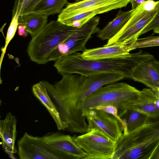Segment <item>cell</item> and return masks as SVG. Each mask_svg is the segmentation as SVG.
<instances>
[{"instance_id":"6da1fadb","label":"cell","mask_w":159,"mask_h":159,"mask_svg":"<svg viewBox=\"0 0 159 159\" xmlns=\"http://www.w3.org/2000/svg\"><path fill=\"white\" fill-rule=\"evenodd\" d=\"M62 78L54 84L46 81L40 82L58 106L61 120L68 125L66 130L84 134L87 132L88 124L84 115V105L88 96L84 90L86 76L62 74Z\"/></svg>"},{"instance_id":"7a4b0ae2","label":"cell","mask_w":159,"mask_h":159,"mask_svg":"<svg viewBox=\"0 0 159 159\" xmlns=\"http://www.w3.org/2000/svg\"><path fill=\"white\" fill-rule=\"evenodd\" d=\"M81 54L76 52L63 56L55 61L53 66L61 74L87 76L101 73H118L131 79L133 70L137 66L154 58L152 55L141 50L122 57L93 60L83 59Z\"/></svg>"},{"instance_id":"3957f363","label":"cell","mask_w":159,"mask_h":159,"mask_svg":"<svg viewBox=\"0 0 159 159\" xmlns=\"http://www.w3.org/2000/svg\"><path fill=\"white\" fill-rule=\"evenodd\" d=\"M159 148V121L157 117H150L139 128L122 133L111 159H152Z\"/></svg>"},{"instance_id":"277c9868","label":"cell","mask_w":159,"mask_h":159,"mask_svg":"<svg viewBox=\"0 0 159 159\" xmlns=\"http://www.w3.org/2000/svg\"><path fill=\"white\" fill-rule=\"evenodd\" d=\"M79 28L51 20L34 37L29 43L27 52L32 61L39 64L48 62L49 56L61 43Z\"/></svg>"},{"instance_id":"5b68a950","label":"cell","mask_w":159,"mask_h":159,"mask_svg":"<svg viewBox=\"0 0 159 159\" xmlns=\"http://www.w3.org/2000/svg\"><path fill=\"white\" fill-rule=\"evenodd\" d=\"M140 91L124 82L115 83L101 87L90 94L84 105V111L99 105L116 107L121 118L131 103L139 97Z\"/></svg>"},{"instance_id":"8992f818","label":"cell","mask_w":159,"mask_h":159,"mask_svg":"<svg viewBox=\"0 0 159 159\" xmlns=\"http://www.w3.org/2000/svg\"><path fill=\"white\" fill-rule=\"evenodd\" d=\"M132 10L130 18L124 26L104 46L122 44L133 46L142 31L159 12V1L145 0Z\"/></svg>"},{"instance_id":"52a82bcc","label":"cell","mask_w":159,"mask_h":159,"mask_svg":"<svg viewBox=\"0 0 159 159\" xmlns=\"http://www.w3.org/2000/svg\"><path fill=\"white\" fill-rule=\"evenodd\" d=\"M72 138L86 153L84 159H111L113 156L116 143L98 129Z\"/></svg>"},{"instance_id":"ba28073f","label":"cell","mask_w":159,"mask_h":159,"mask_svg":"<svg viewBox=\"0 0 159 159\" xmlns=\"http://www.w3.org/2000/svg\"><path fill=\"white\" fill-rule=\"evenodd\" d=\"M100 18L95 16L59 44L50 55L48 61H56L60 57L86 48L87 43L95 33L100 30L98 27Z\"/></svg>"},{"instance_id":"9c48e42d","label":"cell","mask_w":159,"mask_h":159,"mask_svg":"<svg viewBox=\"0 0 159 159\" xmlns=\"http://www.w3.org/2000/svg\"><path fill=\"white\" fill-rule=\"evenodd\" d=\"M17 147L20 159H69L47 144L42 137L34 136L26 132L18 141Z\"/></svg>"},{"instance_id":"30bf717a","label":"cell","mask_w":159,"mask_h":159,"mask_svg":"<svg viewBox=\"0 0 159 159\" xmlns=\"http://www.w3.org/2000/svg\"><path fill=\"white\" fill-rule=\"evenodd\" d=\"M84 115L88 122L87 132L98 129L115 143L123 133L121 123L111 114L93 109L84 111Z\"/></svg>"},{"instance_id":"8fae6325","label":"cell","mask_w":159,"mask_h":159,"mask_svg":"<svg viewBox=\"0 0 159 159\" xmlns=\"http://www.w3.org/2000/svg\"><path fill=\"white\" fill-rule=\"evenodd\" d=\"M130 0H83L69 3L58 16L57 20H64L78 14L95 10L105 9L108 11L127 6Z\"/></svg>"},{"instance_id":"7c38bea8","label":"cell","mask_w":159,"mask_h":159,"mask_svg":"<svg viewBox=\"0 0 159 159\" xmlns=\"http://www.w3.org/2000/svg\"><path fill=\"white\" fill-rule=\"evenodd\" d=\"M44 141L54 149L62 153L69 159H84L85 152L74 141L72 137L58 132H48L42 137Z\"/></svg>"},{"instance_id":"4fadbf2b","label":"cell","mask_w":159,"mask_h":159,"mask_svg":"<svg viewBox=\"0 0 159 159\" xmlns=\"http://www.w3.org/2000/svg\"><path fill=\"white\" fill-rule=\"evenodd\" d=\"M153 59L139 64L133 70L131 79L155 91L159 88V64Z\"/></svg>"},{"instance_id":"5bb4252c","label":"cell","mask_w":159,"mask_h":159,"mask_svg":"<svg viewBox=\"0 0 159 159\" xmlns=\"http://www.w3.org/2000/svg\"><path fill=\"white\" fill-rule=\"evenodd\" d=\"M17 119L9 112L5 118L0 120V135L3 148L11 158H15L14 154L17 152L15 145L17 131Z\"/></svg>"},{"instance_id":"9a60e30c","label":"cell","mask_w":159,"mask_h":159,"mask_svg":"<svg viewBox=\"0 0 159 159\" xmlns=\"http://www.w3.org/2000/svg\"><path fill=\"white\" fill-rule=\"evenodd\" d=\"M132 50V46L128 44L104 45L102 47L86 49L81 55L83 59L89 60L112 58L126 56Z\"/></svg>"},{"instance_id":"2e32d148","label":"cell","mask_w":159,"mask_h":159,"mask_svg":"<svg viewBox=\"0 0 159 159\" xmlns=\"http://www.w3.org/2000/svg\"><path fill=\"white\" fill-rule=\"evenodd\" d=\"M129 110L140 111L150 117H158L159 98L151 89H143L138 98L130 105Z\"/></svg>"},{"instance_id":"e0dca14e","label":"cell","mask_w":159,"mask_h":159,"mask_svg":"<svg viewBox=\"0 0 159 159\" xmlns=\"http://www.w3.org/2000/svg\"><path fill=\"white\" fill-rule=\"evenodd\" d=\"M32 91L35 96L48 110L55 122L57 129L59 130H66L68 125L61 120L45 86L39 82L33 85Z\"/></svg>"},{"instance_id":"ac0fdd59","label":"cell","mask_w":159,"mask_h":159,"mask_svg":"<svg viewBox=\"0 0 159 159\" xmlns=\"http://www.w3.org/2000/svg\"><path fill=\"white\" fill-rule=\"evenodd\" d=\"M133 10L124 11L120 10L116 17L103 29L100 30L98 37L102 40H109L122 28L130 18Z\"/></svg>"},{"instance_id":"d6986e66","label":"cell","mask_w":159,"mask_h":159,"mask_svg":"<svg viewBox=\"0 0 159 159\" xmlns=\"http://www.w3.org/2000/svg\"><path fill=\"white\" fill-rule=\"evenodd\" d=\"M48 17L41 14L31 13L20 16L18 20V24L19 25H25L26 31L33 37L47 23Z\"/></svg>"},{"instance_id":"ffe728a7","label":"cell","mask_w":159,"mask_h":159,"mask_svg":"<svg viewBox=\"0 0 159 159\" xmlns=\"http://www.w3.org/2000/svg\"><path fill=\"white\" fill-rule=\"evenodd\" d=\"M150 117L140 111L133 110H128L121 117L123 122V133L127 134L145 124Z\"/></svg>"},{"instance_id":"44dd1931","label":"cell","mask_w":159,"mask_h":159,"mask_svg":"<svg viewBox=\"0 0 159 159\" xmlns=\"http://www.w3.org/2000/svg\"><path fill=\"white\" fill-rule=\"evenodd\" d=\"M67 0H42L35 6L31 13L49 16L60 14Z\"/></svg>"},{"instance_id":"7402d4cb","label":"cell","mask_w":159,"mask_h":159,"mask_svg":"<svg viewBox=\"0 0 159 159\" xmlns=\"http://www.w3.org/2000/svg\"><path fill=\"white\" fill-rule=\"evenodd\" d=\"M108 11L105 9H99L81 13L64 20L62 23L69 26L80 28L96 15Z\"/></svg>"},{"instance_id":"603a6c76","label":"cell","mask_w":159,"mask_h":159,"mask_svg":"<svg viewBox=\"0 0 159 159\" xmlns=\"http://www.w3.org/2000/svg\"><path fill=\"white\" fill-rule=\"evenodd\" d=\"M20 16L19 11L16 10H13L12 20L9 27L5 39V43L4 47L2 49V54L0 59V66L6 53L7 47L14 36L19 25L18 20Z\"/></svg>"},{"instance_id":"cb8c5ba5","label":"cell","mask_w":159,"mask_h":159,"mask_svg":"<svg viewBox=\"0 0 159 159\" xmlns=\"http://www.w3.org/2000/svg\"><path fill=\"white\" fill-rule=\"evenodd\" d=\"M159 46V36L151 35L138 39L132 47V50L138 48Z\"/></svg>"},{"instance_id":"d4e9b609","label":"cell","mask_w":159,"mask_h":159,"mask_svg":"<svg viewBox=\"0 0 159 159\" xmlns=\"http://www.w3.org/2000/svg\"><path fill=\"white\" fill-rule=\"evenodd\" d=\"M94 109L101 110L112 114L123 125V122L119 116L117 109L115 106L111 105H99Z\"/></svg>"},{"instance_id":"484cf974","label":"cell","mask_w":159,"mask_h":159,"mask_svg":"<svg viewBox=\"0 0 159 159\" xmlns=\"http://www.w3.org/2000/svg\"><path fill=\"white\" fill-rule=\"evenodd\" d=\"M41 0H30L23 8L20 12V16L31 13L36 5Z\"/></svg>"},{"instance_id":"4316f807","label":"cell","mask_w":159,"mask_h":159,"mask_svg":"<svg viewBox=\"0 0 159 159\" xmlns=\"http://www.w3.org/2000/svg\"><path fill=\"white\" fill-rule=\"evenodd\" d=\"M159 25V11L154 20L142 31L140 35L149 31L153 30Z\"/></svg>"},{"instance_id":"83f0119b","label":"cell","mask_w":159,"mask_h":159,"mask_svg":"<svg viewBox=\"0 0 159 159\" xmlns=\"http://www.w3.org/2000/svg\"><path fill=\"white\" fill-rule=\"evenodd\" d=\"M30 0H16L14 5L18 8L20 14L23 8Z\"/></svg>"},{"instance_id":"f1b7e54d","label":"cell","mask_w":159,"mask_h":159,"mask_svg":"<svg viewBox=\"0 0 159 159\" xmlns=\"http://www.w3.org/2000/svg\"><path fill=\"white\" fill-rule=\"evenodd\" d=\"M29 33L26 30V27L23 25H19L18 27V33L20 36H26Z\"/></svg>"},{"instance_id":"f546056e","label":"cell","mask_w":159,"mask_h":159,"mask_svg":"<svg viewBox=\"0 0 159 159\" xmlns=\"http://www.w3.org/2000/svg\"><path fill=\"white\" fill-rule=\"evenodd\" d=\"M145 1V0H130V3L131 5L132 9H135Z\"/></svg>"},{"instance_id":"4dcf8cb0","label":"cell","mask_w":159,"mask_h":159,"mask_svg":"<svg viewBox=\"0 0 159 159\" xmlns=\"http://www.w3.org/2000/svg\"><path fill=\"white\" fill-rule=\"evenodd\" d=\"M152 159H159V148L154 154Z\"/></svg>"},{"instance_id":"1f68e13d","label":"cell","mask_w":159,"mask_h":159,"mask_svg":"<svg viewBox=\"0 0 159 159\" xmlns=\"http://www.w3.org/2000/svg\"><path fill=\"white\" fill-rule=\"evenodd\" d=\"M154 33L159 34V25L157 26L153 30Z\"/></svg>"},{"instance_id":"d6a6232c","label":"cell","mask_w":159,"mask_h":159,"mask_svg":"<svg viewBox=\"0 0 159 159\" xmlns=\"http://www.w3.org/2000/svg\"><path fill=\"white\" fill-rule=\"evenodd\" d=\"M156 94L158 97L159 98V88H157L156 90L153 91Z\"/></svg>"},{"instance_id":"836d02e7","label":"cell","mask_w":159,"mask_h":159,"mask_svg":"<svg viewBox=\"0 0 159 159\" xmlns=\"http://www.w3.org/2000/svg\"><path fill=\"white\" fill-rule=\"evenodd\" d=\"M155 61L156 63H157L158 64H159V61H158V60H156L155 59Z\"/></svg>"},{"instance_id":"e575fe53","label":"cell","mask_w":159,"mask_h":159,"mask_svg":"<svg viewBox=\"0 0 159 159\" xmlns=\"http://www.w3.org/2000/svg\"><path fill=\"white\" fill-rule=\"evenodd\" d=\"M76 2L80 1L81 0H75Z\"/></svg>"},{"instance_id":"d590c367","label":"cell","mask_w":159,"mask_h":159,"mask_svg":"<svg viewBox=\"0 0 159 159\" xmlns=\"http://www.w3.org/2000/svg\"><path fill=\"white\" fill-rule=\"evenodd\" d=\"M157 119H158V120L159 123V117H157Z\"/></svg>"}]
</instances>
